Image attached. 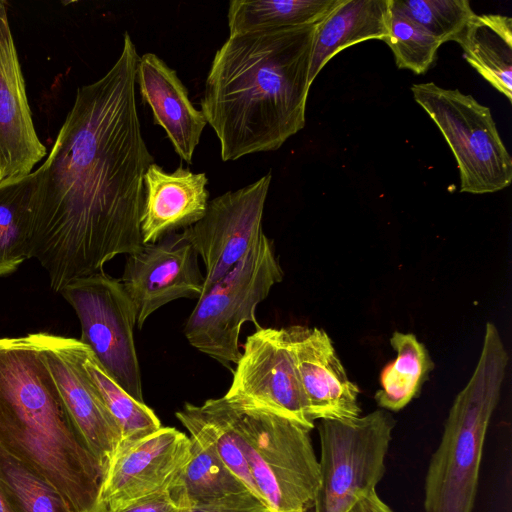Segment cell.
<instances>
[{"label":"cell","instance_id":"obj_1","mask_svg":"<svg viewBox=\"0 0 512 512\" xmlns=\"http://www.w3.org/2000/svg\"><path fill=\"white\" fill-rule=\"evenodd\" d=\"M138 60L125 32L119 58L77 89L48 157L34 171L32 257L56 292L144 245L143 176L153 157L137 110Z\"/></svg>","mask_w":512,"mask_h":512},{"label":"cell","instance_id":"obj_2","mask_svg":"<svg viewBox=\"0 0 512 512\" xmlns=\"http://www.w3.org/2000/svg\"><path fill=\"white\" fill-rule=\"evenodd\" d=\"M316 28L229 36L216 51L200 105L223 161L275 151L304 128Z\"/></svg>","mask_w":512,"mask_h":512},{"label":"cell","instance_id":"obj_3","mask_svg":"<svg viewBox=\"0 0 512 512\" xmlns=\"http://www.w3.org/2000/svg\"><path fill=\"white\" fill-rule=\"evenodd\" d=\"M0 445L48 481L71 512H104V468L79 435L34 334L0 339Z\"/></svg>","mask_w":512,"mask_h":512},{"label":"cell","instance_id":"obj_4","mask_svg":"<svg viewBox=\"0 0 512 512\" xmlns=\"http://www.w3.org/2000/svg\"><path fill=\"white\" fill-rule=\"evenodd\" d=\"M508 353L497 327L487 322L481 353L456 395L424 482L425 512H472L485 438L497 407Z\"/></svg>","mask_w":512,"mask_h":512},{"label":"cell","instance_id":"obj_5","mask_svg":"<svg viewBox=\"0 0 512 512\" xmlns=\"http://www.w3.org/2000/svg\"><path fill=\"white\" fill-rule=\"evenodd\" d=\"M253 479L273 512H309L320 488L308 428L269 409L222 397Z\"/></svg>","mask_w":512,"mask_h":512},{"label":"cell","instance_id":"obj_6","mask_svg":"<svg viewBox=\"0 0 512 512\" xmlns=\"http://www.w3.org/2000/svg\"><path fill=\"white\" fill-rule=\"evenodd\" d=\"M283 277L273 243L263 233L240 261L199 297L184 326L190 345L233 371L232 365L241 356L243 324L261 327L256 308Z\"/></svg>","mask_w":512,"mask_h":512},{"label":"cell","instance_id":"obj_7","mask_svg":"<svg viewBox=\"0 0 512 512\" xmlns=\"http://www.w3.org/2000/svg\"><path fill=\"white\" fill-rule=\"evenodd\" d=\"M411 91L455 157L461 192L493 193L510 185L512 158L489 107L458 89L443 88L433 82L414 84Z\"/></svg>","mask_w":512,"mask_h":512},{"label":"cell","instance_id":"obj_8","mask_svg":"<svg viewBox=\"0 0 512 512\" xmlns=\"http://www.w3.org/2000/svg\"><path fill=\"white\" fill-rule=\"evenodd\" d=\"M319 421L320 488L314 510L344 512L357 494L376 490L384 477L396 422L385 409Z\"/></svg>","mask_w":512,"mask_h":512},{"label":"cell","instance_id":"obj_9","mask_svg":"<svg viewBox=\"0 0 512 512\" xmlns=\"http://www.w3.org/2000/svg\"><path fill=\"white\" fill-rule=\"evenodd\" d=\"M60 293L80 321L79 340L128 394L143 402L133 333L136 314L121 280L101 271L70 282Z\"/></svg>","mask_w":512,"mask_h":512},{"label":"cell","instance_id":"obj_10","mask_svg":"<svg viewBox=\"0 0 512 512\" xmlns=\"http://www.w3.org/2000/svg\"><path fill=\"white\" fill-rule=\"evenodd\" d=\"M233 370L227 400L263 407L312 430L286 328L259 327Z\"/></svg>","mask_w":512,"mask_h":512},{"label":"cell","instance_id":"obj_11","mask_svg":"<svg viewBox=\"0 0 512 512\" xmlns=\"http://www.w3.org/2000/svg\"><path fill=\"white\" fill-rule=\"evenodd\" d=\"M271 172L208 202L204 216L182 230L205 265L203 293L223 278L263 234Z\"/></svg>","mask_w":512,"mask_h":512},{"label":"cell","instance_id":"obj_12","mask_svg":"<svg viewBox=\"0 0 512 512\" xmlns=\"http://www.w3.org/2000/svg\"><path fill=\"white\" fill-rule=\"evenodd\" d=\"M198 257L182 231L144 244L128 255L120 280L135 309L139 329L167 303L180 298L199 299L205 276Z\"/></svg>","mask_w":512,"mask_h":512},{"label":"cell","instance_id":"obj_13","mask_svg":"<svg viewBox=\"0 0 512 512\" xmlns=\"http://www.w3.org/2000/svg\"><path fill=\"white\" fill-rule=\"evenodd\" d=\"M191 454V440L174 427L119 448L105 466L99 491L104 512L168 490Z\"/></svg>","mask_w":512,"mask_h":512},{"label":"cell","instance_id":"obj_14","mask_svg":"<svg viewBox=\"0 0 512 512\" xmlns=\"http://www.w3.org/2000/svg\"><path fill=\"white\" fill-rule=\"evenodd\" d=\"M34 335L79 435L105 469L122 433L83 366L85 345L75 338Z\"/></svg>","mask_w":512,"mask_h":512},{"label":"cell","instance_id":"obj_15","mask_svg":"<svg viewBox=\"0 0 512 512\" xmlns=\"http://www.w3.org/2000/svg\"><path fill=\"white\" fill-rule=\"evenodd\" d=\"M286 330L310 418L315 422L360 416L359 387L348 378L328 334L302 325Z\"/></svg>","mask_w":512,"mask_h":512},{"label":"cell","instance_id":"obj_16","mask_svg":"<svg viewBox=\"0 0 512 512\" xmlns=\"http://www.w3.org/2000/svg\"><path fill=\"white\" fill-rule=\"evenodd\" d=\"M46 153L33 124L6 3L0 1V182L32 173Z\"/></svg>","mask_w":512,"mask_h":512},{"label":"cell","instance_id":"obj_17","mask_svg":"<svg viewBox=\"0 0 512 512\" xmlns=\"http://www.w3.org/2000/svg\"><path fill=\"white\" fill-rule=\"evenodd\" d=\"M205 173L183 167L168 173L151 163L143 176V205L140 229L143 244L158 241L167 234L186 229L205 214L209 192Z\"/></svg>","mask_w":512,"mask_h":512},{"label":"cell","instance_id":"obj_18","mask_svg":"<svg viewBox=\"0 0 512 512\" xmlns=\"http://www.w3.org/2000/svg\"><path fill=\"white\" fill-rule=\"evenodd\" d=\"M136 82L152 109L154 124L165 130L178 156L191 164L207 121L190 101L176 71L148 52L139 56Z\"/></svg>","mask_w":512,"mask_h":512},{"label":"cell","instance_id":"obj_19","mask_svg":"<svg viewBox=\"0 0 512 512\" xmlns=\"http://www.w3.org/2000/svg\"><path fill=\"white\" fill-rule=\"evenodd\" d=\"M390 0H341L320 22L314 35L308 73L313 81L340 51L367 40H382L388 36Z\"/></svg>","mask_w":512,"mask_h":512},{"label":"cell","instance_id":"obj_20","mask_svg":"<svg viewBox=\"0 0 512 512\" xmlns=\"http://www.w3.org/2000/svg\"><path fill=\"white\" fill-rule=\"evenodd\" d=\"M455 42L466 61L511 101L512 19L500 14H475Z\"/></svg>","mask_w":512,"mask_h":512},{"label":"cell","instance_id":"obj_21","mask_svg":"<svg viewBox=\"0 0 512 512\" xmlns=\"http://www.w3.org/2000/svg\"><path fill=\"white\" fill-rule=\"evenodd\" d=\"M191 454L185 467L168 488L179 510L209 505L218 500L250 492L224 464L207 441L190 436Z\"/></svg>","mask_w":512,"mask_h":512},{"label":"cell","instance_id":"obj_22","mask_svg":"<svg viewBox=\"0 0 512 512\" xmlns=\"http://www.w3.org/2000/svg\"><path fill=\"white\" fill-rule=\"evenodd\" d=\"M34 172L0 182V277L32 258Z\"/></svg>","mask_w":512,"mask_h":512},{"label":"cell","instance_id":"obj_23","mask_svg":"<svg viewBox=\"0 0 512 512\" xmlns=\"http://www.w3.org/2000/svg\"><path fill=\"white\" fill-rule=\"evenodd\" d=\"M340 2L341 0H232L227 13L229 36L316 25Z\"/></svg>","mask_w":512,"mask_h":512},{"label":"cell","instance_id":"obj_24","mask_svg":"<svg viewBox=\"0 0 512 512\" xmlns=\"http://www.w3.org/2000/svg\"><path fill=\"white\" fill-rule=\"evenodd\" d=\"M390 344L396 358L383 369L375 400L382 409L397 412L417 396L434 363L425 345L412 333L396 331Z\"/></svg>","mask_w":512,"mask_h":512},{"label":"cell","instance_id":"obj_25","mask_svg":"<svg viewBox=\"0 0 512 512\" xmlns=\"http://www.w3.org/2000/svg\"><path fill=\"white\" fill-rule=\"evenodd\" d=\"M175 416L188 430L190 436H196L209 442L224 464L255 497L266 504L229 423L222 397L208 399L202 405L185 403L182 409L175 413Z\"/></svg>","mask_w":512,"mask_h":512},{"label":"cell","instance_id":"obj_26","mask_svg":"<svg viewBox=\"0 0 512 512\" xmlns=\"http://www.w3.org/2000/svg\"><path fill=\"white\" fill-rule=\"evenodd\" d=\"M82 360L85 370L99 391L107 409L120 427L122 441L119 448L129 446L162 427L154 411L144 402H140L128 394L105 371L86 345L83 349Z\"/></svg>","mask_w":512,"mask_h":512},{"label":"cell","instance_id":"obj_27","mask_svg":"<svg viewBox=\"0 0 512 512\" xmlns=\"http://www.w3.org/2000/svg\"><path fill=\"white\" fill-rule=\"evenodd\" d=\"M0 492L11 512H71L48 481L1 445Z\"/></svg>","mask_w":512,"mask_h":512},{"label":"cell","instance_id":"obj_28","mask_svg":"<svg viewBox=\"0 0 512 512\" xmlns=\"http://www.w3.org/2000/svg\"><path fill=\"white\" fill-rule=\"evenodd\" d=\"M388 36L384 42L390 47L398 68L420 75L434 63L441 42L418 23L390 7Z\"/></svg>","mask_w":512,"mask_h":512},{"label":"cell","instance_id":"obj_29","mask_svg":"<svg viewBox=\"0 0 512 512\" xmlns=\"http://www.w3.org/2000/svg\"><path fill=\"white\" fill-rule=\"evenodd\" d=\"M390 7L418 23L441 44L456 41L475 15L468 0H390Z\"/></svg>","mask_w":512,"mask_h":512},{"label":"cell","instance_id":"obj_30","mask_svg":"<svg viewBox=\"0 0 512 512\" xmlns=\"http://www.w3.org/2000/svg\"><path fill=\"white\" fill-rule=\"evenodd\" d=\"M179 512H273L251 492L227 497L209 505L199 506Z\"/></svg>","mask_w":512,"mask_h":512},{"label":"cell","instance_id":"obj_31","mask_svg":"<svg viewBox=\"0 0 512 512\" xmlns=\"http://www.w3.org/2000/svg\"><path fill=\"white\" fill-rule=\"evenodd\" d=\"M168 490L140 498L115 512H179Z\"/></svg>","mask_w":512,"mask_h":512},{"label":"cell","instance_id":"obj_32","mask_svg":"<svg viewBox=\"0 0 512 512\" xmlns=\"http://www.w3.org/2000/svg\"><path fill=\"white\" fill-rule=\"evenodd\" d=\"M344 512H394L377 494L376 490L356 495Z\"/></svg>","mask_w":512,"mask_h":512},{"label":"cell","instance_id":"obj_33","mask_svg":"<svg viewBox=\"0 0 512 512\" xmlns=\"http://www.w3.org/2000/svg\"><path fill=\"white\" fill-rule=\"evenodd\" d=\"M0 512H11V510L9 509L6 501L4 500L1 492H0Z\"/></svg>","mask_w":512,"mask_h":512},{"label":"cell","instance_id":"obj_34","mask_svg":"<svg viewBox=\"0 0 512 512\" xmlns=\"http://www.w3.org/2000/svg\"><path fill=\"white\" fill-rule=\"evenodd\" d=\"M309 512H315L314 508L312 510H310Z\"/></svg>","mask_w":512,"mask_h":512}]
</instances>
